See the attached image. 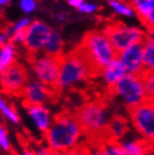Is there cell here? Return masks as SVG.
I'll list each match as a JSON object with an SVG mask.
<instances>
[{
    "instance_id": "6da1fadb",
    "label": "cell",
    "mask_w": 154,
    "mask_h": 155,
    "mask_svg": "<svg viewBox=\"0 0 154 155\" xmlns=\"http://www.w3.org/2000/svg\"><path fill=\"white\" fill-rule=\"evenodd\" d=\"M107 102L104 98L87 102L75 109L73 116L85 136V144L95 148L110 140L107 130Z\"/></svg>"
},
{
    "instance_id": "7a4b0ae2",
    "label": "cell",
    "mask_w": 154,
    "mask_h": 155,
    "mask_svg": "<svg viewBox=\"0 0 154 155\" xmlns=\"http://www.w3.org/2000/svg\"><path fill=\"white\" fill-rule=\"evenodd\" d=\"M45 140L51 151H69L80 143L82 134L73 114L63 110L53 118V124L45 130Z\"/></svg>"
},
{
    "instance_id": "3957f363",
    "label": "cell",
    "mask_w": 154,
    "mask_h": 155,
    "mask_svg": "<svg viewBox=\"0 0 154 155\" xmlns=\"http://www.w3.org/2000/svg\"><path fill=\"white\" fill-rule=\"evenodd\" d=\"M95 78H97V75L87 61L83 51L78 45L69 54L63 56L56 80L52 85L47 87H50L51 89L60 94V91L66 85L73 84L80 80H88Z\"/></svg>"
},
{
    "instance_id": "277c9868",
    "label": "cell",
    "mask_w": 154,
    "mask_h": 155,
    "mask_svg": "<svg viewBox=\"0 0 154 155\" xmlns=\"http://www.w3.org/2000/svg\"><path fill=\"white\" fill-rule=\"evenodd\" d=\"M79 46L83 51L85 58L97 78L104 73L106 66L112 60L118 58V54L112 48L107 37L98 31L85 33Z\"/></svg>"
},
{
    "instance_id": "5b68a950",
    "label": "cell",
    "mask_w": 154,
    "mask_h": 155,
    "mask_svg": "<svg viewBox=\"0 0 154 155\" xmlns=\"http://www.w3.org/2000/svg\"><path fill=\"white\" fill-rule=\"evenodd\" d=\"M102 34L107 37L110 45L116 51L118 56L124 50L132 46L135 43L143 42L147 36L144 31L139 28L127 27L120 21H114L112 24H108L104 28Z\"/></svg>"
},
{
    "instance_id": "8992f818",
    "label": "cell",
    "mask_w": 154,
    "mask_h": 155,
    "mask_svg": "<svg viewBox=\"0 0 154 155\" xmlns=\"http://www.w3.org/2000/svg\"><path fill=\"white\" fill-rule=\"evenodd\" d=\"M107 92L109 96H122L128 105L141 104L145 100L144 90L141 78L134 74H126L118 81L108 85Z\"/></svg>"
},
{
    "instance_id": "52a82bcc",
    "label": "cell",
    "mask_w": 154,
    "mask_h": 155,
    "mask_svg": "<svg viewBox=\"0 0 154 155\" xmlns=\"http://www.w3.org/2000/svg\"><path fill=\"white\" fill-rule=\"evenodd\" d=\"M127 111L132 124L143 138L153 142L154 140V108L152 101H143L136 105H128Z\"/></svg>"
},
{
    "instance_id": "ba28073f",
    "label": "cell",
    "mask_w": 154,
    "mask_h": 155,
    "mask_svg": "<svg viewBox=\"0 0 154 155\" xmlns=\"http://www.w3.org/2000/svg\"><path fill=\"white\" fill-rule=\"evenodd\" d=\"M28 83V72L20 63L14 62L1 73V91L7 96L24 97V90Z\"/></svg>"
},
{
    "instance_id": "9c48e42d",
    "label": "cell",
    "mask_w": 154,
    "mask_h": 155,
    "mask_svg": "<svg viewBox=\"0 0 154 155\" xmlns=\"http://www.w3.org/2000/svg\"><path fill=\"white\" fill-rule=\"evenodd\" d=\"M64 54L60 56H49V55H29L27 54V61L31 63L35 73L44 85H52L58 78L59 70L61 66Z\"/></svg>"
},
{
    "instance_id": "30bf717a",
    "label": "cell",
    "mask_w": 154,
    "mask_h": 155,
    "mask_svg": "<svg viewBox=\"0 0 154 155\" xmlns=\"http://www.w3.org/2000/svg\"><path fill=\"white\" fill-rule=\"evenodd\" d=\"M51 34V28L42 21H34L31 26H28V31L24 41L27 54L38 55L39 51L43 50L46 45Z\"/></svg>"
},
{
    "instance_id": "8fae6325",
    "label": "cell",
    "mask_w": 154,
    "mask_h": 155,
    "mask_svg": "<svg viewBox=\"0 0 154 155\" xmlns=\"http://www.w3.org/2000/svg\"><path fill=\"white\" fill-rule=\"evenodd\" d=\"M143 43L144 41L135 43L119 54L118 58L125 68V72H128L129 74H134L137 77H141L144 72H146V70H144L142 65Z\"/></svg>"
},
{
    "instance_id": "7c38bea8",
    "label": "cell",
    "mask_w": 154,
    "mask_h": 155,
    "mask_svg": "<svg viewBox=\"0 0 154 155\" xmlns=\"http://www.w3.org/2000/svg\"><path fill=\"white\" fill-rule=\"evenodd\" d=\"M154 0H129L128 7L133 8L141 23L147 28L151 35L153 34Z\"/></svg>"
},
{
    "instance_id": "4fadbf2b",
    "label": "cell",
    "mask_w": 154,
    "mask_h": 155,
    "mask_svg": "<svg viewBox=\"0 0 154 155\" xmlns=\"http://www.w3.org/2000/svg\"><path fill=\"white\" fill-rule=\"evenodd\" d=\"M123 155H152L153 142L139 138L126 143H120Z\"/></svg>"
},
{
    "instance_id": "5bb4252c",
    "label": "cell",
    "mask_w": 154,
    "mask_h": 155,
    "mask_svg": "<svg viewBox=\"0 0 154 155\" xmlns=\"http://www.w3.org/2000/svg\"><path fill=\"white\" fill-rule=\"evenodd\" d=\"M23 105L25 108L28 109V111L31 114V116L33 117V119L35 120V123L37 125V127L42 130L45 132L47 128L50 127V114L49 110L45 109L42 105H32L28 102H24Z\"/></svg>"
},
{
    "instance_id": "9a60e30c",
    "label": "cell",
    "mask_w": 154,
    "mask_h": 155,
    "mask_svg": "<svg viewBox=\"0 0 154 155\" xmlns=\"http://www.w3.org/2000/svg\"><path fill=\"white\" fill-rule=\"evenodd\" d=\"M108 135L110 140H119L129 130L127 119L120 115H115L112 117V119L107 124Z\"/></svg>"
},
{
    "instance_id": "2e32d148",
    "label": "cell",
    "mask_w": 154,
    "mask_h": 155,
    "mask_svg": "<svg viewBox=\"0 0 154 155\" xmlns=\"http://www.w3.org/2000/svg\"><path fill=\"white\" fill-rule=\"evenodd\" d=\"M124 74H125V68L118 58L112 60V62L106 66L104 71L105 79L108 82V84H112L114 82L118 81Z\"/></svg>"
},
{
    "instance_id": "e0dca14e",
    "label": "cell",
    "mask_w": 154,
    "mask_h": 155,
    "mask_svg": "<svg viewBox=\"0 0 154 155\" xmlns=\"http://www.w3.org/2000/svg\"><path fill=\"white\" fill-rule=\"evenodd\" d=\"M90 155H123L119 140H108L95 148H90Z\"/></svg>"
},
{
    "instance_id": "ac0fdd59",
    "label": "cell",
    "mask_w": 154,
    "mask_h": 155,
    "mask_svg": "<svg viewBox=\"0 0 154 155\" xmlns=\"http://www.w3.org/2000/svg\"><path fill=\"white\" fill-rule=\"evenodd\" d=\"M153 56H154V44L153 37L146 36L143 43L142 51V65L143 69L146 71H153Z\"/></svg>"
},
{
    "instance_id": "d6986e66",
    "label": "cell",
    "mask_w": 154,
    "mask_h": 155,
    "mask_svg": "<svg viewBox=\"0 0 154 155\" xmlns=\"http://www.w3.org/2000/svg\"><path fill=\"white\" fill-rule=\"evenodd\" d=\"M44 55L49 56H60L62 55V50H63V42H62L61 36L58 33L51 34V37L47 41L46 45L44 46Z\"/></svg>"
},
{
    "instance_id": "ffe728a7",
    "label": "cell",
    "mask_w": 154,
    "mask_h": 155,
    "mask_svg": "<svg viewBox=\"0 0 154 155\" xmlns=\"http://www.w3.org/2000/svg\"><path fill=\"white\" fill-rule=\"evenodd\" d=\"M0 73H2L7 68L14 63V46L12 44H0Z\"/></svg>"
},
{
    "instance_id": "44dd1931",
    "label": "cell",
    "mask_w": 154,
    "mask_h": 155,
    "mask_svg": "<svg viewBox=\"0 0 154 155\" xmlns=\"http://www.w3.org/2000/svg\"><path fill=\"white\" fill-rule=\"evenodd\" d=\"M63 155H90V147L85 144V142L79 143L73 148L64 152Z\"/></svg>"
},
{
    "instance_id": "7402d4cb",
    "label": "cell",
    "mask_w": 154,
    "mask_h": 155,
    "mask_svg": "<svg viewBox=\"0 0 154 155\" xmlns=\"http://www.w3.org/2000/svg\"><path fill=\"white\" fill-rule=\"evenodd\" d=\"M109 4H110V6L112 8H115L116 12L122 14V15L128 16V17L133 16V10L128 6H126V5H123L122 2L117 1V0H109Z\"/></svg>"
},
{
    "instance_id": "603a6c76",
    "label": "cell",
    "mask_w": 154,
    "mask_h": 155,
    "mask_svg": "<svg viewBox=\"0 0 154 155\" xmlns=\"http://www.w3.org/2000/svg\"><path fill=\"white\" fill-rule=\"evenodd\" d=\"M0 110L4 113L5 116H7L8 118L10 120H12L14 123H18V121H19V117L17 116L15 109L9 108V107L6 105V102H5L1 98H0Z\"/></svg>"
},
{
    "instance_id": "cb8c5ba5",
    "label": "cell",
    "mask_w": 154,
    "mask_h": 155,
    "mask_svg": "<svg viewBox=\"0 0 154 155\" xmlns=\"http://www.w3.org/2000/svg\"><path fill=\"white\" fill-rule=\"evenodd\" d=\"M27 31H28V26H25L23 28H19V29H16L15 34L12 35V39H10V44L12 43H24L25 41V37H26Z\"/></svg>"
},
{
    "instance_id": "d4e9b609",
    "label": "cell",
    "mask_w": 154,
    "mask_h": 155,
    "mask_svg": "<svg viewBox=\"0 0 154 155\" xmlns=\"http://www.w3.org/2000/svg\"><path fill=\"white\" fill-rule=\"evenodd\" d=\"M0 146L4 148L5 151H9L10 150V144L7 138V134L4 127L0 126Z\"/></svg>"
},
{
    "instance_id": "484cf974",
    "label": "cell",
    "mask_w": 154,
    "mask_h": 155,
    "mask_svg": "<svg viewBox=\"0 0 154 155\" xmlns=\"http://www.w3.org/2000/svg\"><path fill=\"white\" fill-rule=\"evenodd\" d=\"M20 6L24 12H31L35 9V1L34 0H22Z\"/></svg>"
},
{
    "instance_id": "4316f807",
    "label": "cell",
    "mask_w": 154,
    "mask_h": 155,
    "mask_svg": "<svg viewBox=\"0 0 154 155\" xmlns=\"http://www.w3.org/2000/svg\"><path fill=\"white\" fill-rule=\"evenodd\" d=\"M96 9V6L93 5H88V4H82L79 7V10L82 12H92Z\"/></svg>"
},
{
    "instance_id": "83f0119b",
    "label": "cell",
    "mask_w": 154,
    "mask_h": 155,
    "mask_svg": "<svg viewBox=\"0 0 154 155\" xmlns=\"http://www.w3.org/2000/svg\"><path fill=\"white\" fill-rule=\"evenodd\" d=\"M51 152H52V151H51L49 147H47V148L41 147L38 151L35 153V154H36V155H51Z\"/></svg>"
},
{
    "instance_id": "f1b7e54d",
    "label": "cell",
    "mask_w": 154,
    "mask_h": 155,
    "mask_svg": "<svg viewBox=\"0 0 154 155\" xmlns=\"http://www.w3.org/2000/svg\"><path fill=\"white\" fill-rule=\"evenodd\" d=\"M68 2H69L71 6H73V7L79 8L81 5L83 4V0H68Z\"/></svg>"
},
{
    "instance_id": "f546056e",
    "label": "cell",
    "mask_w": 154,
    "mask_h": 155,
    "mask_svg": "<svg viewBox=\"0 0 154 155\" xmlns=\"http://www.w3.org/2000/svg\"><path fill=\"white\" fill-rule=\"evenodd\" d=\"M27 24H28V19H24L22 20L17 26H16V29H19V28H23L25 27V26H27Z\"/></svg>"
},
{
    "instance_id": "4dcf8cb0",
    "label": "cell",
    "mask_w": 154,
    "mask_h": 155,
    "mask_svg": "<svg viewBox=\"0 0 154 155\" xmlns=\"http://www.w3.org/2000/svg\"><path fill=\"white\" fill-rule=\"evenodd\" d=\"M10 2V0H0V6H4V5H8Z\"/></svg>"
},
{
    "instance_id": "1f68e13d",
    "label": "cell",
    "mask_w": 154,
    "mask_h": 155,
    "mask_svg": "<svg viewBox=\"0 0 154 155\" xmlns=\"http://www.w3.org/2000/svg\"><path fill=\"white\" fill-rule=\"evenodd\" d=\"M23 155H36V154H35V152H33V151H25Z\"/></svg>"
},
{
    "instance_id": "d6a6232c",
    "label": "cell",
    "mask_w": 154,
    "mask_h": 155,
    "mask_svg": "<svg viewBox=\"0 0 154 155\" xmlns=\"http://www.w3.org/2000/svg\"><path fill=\"white\" fill-rule=\"evenodd\" d=\"M51 155H63V153L59 151H52L51 152Z\"/></svg>"
},
{
    "instance_id": "836d02e7",
    "label": "cell",
    "mask_w": 154,
    "mask_h": 155,
    "mask_svg": "<svg viewBox=\"0 0 154 155\" xmlns=\"http://www.w3.org/2000/svg\"><path fill=\"white\" fill-rule=\"evenodd\" d=\"M1 41H2V38H1V36H0V44H1Z\"/></svg>"
},
{
    "instance_id": "e575fe53",
    "label": "cell",
    "mask_w": 154,
    "mask_h": 155,
    "mask_svg": "<svg viewBox=\"0 0 154 155\" xmlns=\"http://www.w3.org/2000/svg\"><path fill=\"white\" fill-rule=\"evenodd\" d=\"M118 1H123V0H118Z\"/></svg>"
}]
</instances>
